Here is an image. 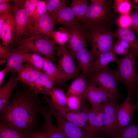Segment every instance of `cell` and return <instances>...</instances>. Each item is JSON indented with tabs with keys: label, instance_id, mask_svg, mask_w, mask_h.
<instances>
[{
	"label": "cell",
	"instance_id": "25",
	"mask_svg": "<svg viewBox=\"0 0 138 138\" xmlns=\"http://www.w3.org/2000/svg\"><path fill=\"white\" fill-rule=\"evenodd\" d=\"M18 80L17 77L12 76L6 83L0 87V113L7 107L11 99L13 89Z\"/></svg>",
	"mask_w": 138,
	"mask_h": 138
},
{
	"label": "cell",
	"instance_id": "48",
	"mask_svg": "<svg viewBox=\"0 0 138 138\" xmlns=\"http://www.w3.org/2000/svg\"><path fill=\"white\" fill-rule=\"evenodd\" d=\"M134 105L135 110H138V101H135V103Z\"/></svg>",
	"mask_w": 138,
	"mask_h": 138
},
{
	"label": "cell",
	"instance_id": "43",
	"mask_svg": "<svg viewBox=\"0 0 138 138\" xmlns=\"http://www.w3.org/2000/svg\"><path fill=\"white\" fill-rule=\"evenodd\" d=\"M13 3L12 5L9 2H0V14L14 12L16 10L17 4L15 0H12Z\"/></svg>",
	"mask_w": 138,
	"mask_h": 138
},
{
	"label": "cell",
	"instance_id": "7",
	"mask_svg": "<svg viewBox=\"0 0 138 138\" xmlns=\"http://www.w3.org/2000/svg\"><path fill=\"white\" fill-rule=\"evenodd\" d=\"M24 0H20L18 2H16L17 5L14 12L15 28L13 46L21 40L22 37L27 35L32 26L29 22V12L24 6Z\"/></svg>",
	"mask_w": 138,
	"mask_h": 138
},
{
	"label": "cell",
	"instance_id": "36",
	"mask_svg": "<svg viewBox=\"0 0 138 138\" xmlns=\"http://www.w3.org/2000/svg\"><path fill=\"white\" fill-rule=\"evenodd\" d=\"M52 38L59 45H65L68 42L69 40V34L67 29L60 27L54 31Z\"/></svg>",
	"mask_w": 138,
	"mask_h": 138
},
{
	"label": "cell",
	"instance_id": "24",
	"mask_svg": "<svg viewBox=\"0 0 138 138\" xmlns=\"http://www.w3.org/2000/svg\"><path fill=\"white\" fill-rule=\"evenodd\" d=\"M56 84L47 74L43 73L35 82L27 86L37 93L49 95L50 91Z\"/></svg>",
	"mask_w": 138,
	"mask_h": 138
},
{
	"label": "cell",
	"instance_id": "8",
	"mask_svg": "<svg viewBox=\"0 0 138 138\" xmlns=\"http://www.w3.org/2000/svg\"><path fill=\"white\" fill-rule=\"evenodd\" d=\"M117 99L113 96L102 103L104 110L103 135L106 138H112L118 130L116 118Z\"/></svg>",
	"mask_w": 138,
	"mask_h": 138
},
{
	"label": "cell",
	"instance_id": "34",
	"mask_svg": "<svg viewBox=\"0 0 138 138\" xmlns=\"http://www.w3.org/2000/svg\"><path fill=\"white\" fill-rule=\"evenodd\" d=\"M47 9L45 1L39 0L32 15L30 16L29 22L32 26L38 21L40 17L47 13Z\"/></svg>",
	"mask_w": 138,
	"mask_h": 138
},
{
	"label": "cell",
	"instance_id": "28",
	"mask_svg": "<svg viewBox=\"0 0 138 138\" xmlns=\"http://www.w3.org/2000/svg\"><path fill=\"white\" fill-rule=\"evenodd\" d=\"M112 33L114 37L123 39L127 42L138 55V40L134 33L130 29L118 27Z\"/></svg>",
	"mask_w": 138,
	"mask_h": 138
},
{
	"label": "cell",
	"instance_id": "11",
	"mask_svg": "<svg viewBox=\"0 0 138 138\" xmlns=\"http://www.w3.org/2000/svg\"><path fill=\"white\" fill-rule=\"evenodd\" d=\"M34 37L31 43V51L42 55L56 63L55 52L57 47L55 42L40 36Z\"/></svg>",
	"mask_w": 138,
	"mask_h": 138
},
{
	"label": "cell",
	"instance_id": "17",
	"mask_svg": "<svg viewBox=\"0 0 138 138\" xmlns=\"http://www.w3.org/2000/svg\"><path fill=\"white\" fill-rule=\"evenodd\" d=\"M89 108L85 107L84 110L77 111L70 110L60 116L70 122L91 133L88 122Z\"/></svg>",
	"mask_w": 138,
	"mask_h": 138
},
{
	"label": "cell",
	"instance_id": "27",
	"mask_svg": "<svg viewBox=\"0 0 138 138\" xmlns=\"http://www.w3.org/2000/svg\"><path fill=\"white\" fill-rule=\"evenodd\" d=\"M44 59L43 70L56 84H59L67 80L51 60L45 57Z\"/></svg>",
	"mask_w": 138,
	"mask_h": 138
},
{
	"label": "cell",
	"instance_id": "37",
	"mask_svg": "<svg viewBox=\"0 0 138 138\" xmlns=\"http://www.w3.org/2000/svg\"><path fill=\"white\" fill-rule=\"evenodd\" d=\"M47 13H50L60 10L66 7L69 1L66 0H48L45 1Z\"/></svg>",
	"mask_w": 138,
	"mask_h": 138
},
{
	"label": "cell",
	"instance_id": "1",
	"mask_svg": "<svg viewBox=\"0 0 138 138\" xmlns=\"http://www.w3.org/2000/svg\"><path fill=\"white\" fill-rule=\"evenodd\" d=\"M42 106L38 93L27 86L19 89L0 113V122L30 133L37 131Z\"/></svg>",
	"mask_w": 138,
	"mask_h": 138
},
{
	"label": "cell",
	"instance_id": "2",
	"mask_svg": "<svg viewBox=\"0 0 138 138\" xmlns=\"http://www.w3.org/2000/svg\"><path fill=\"white\" fill-rule=\"evenodd\" d=\"M84 17L79 21L85 28L102 26L110 29L114 24L116 15L111 10L112 0H91Z\"/></svg>",
	"mask_w": 138,
	"mask_h": 138
},
{
	"label": "cell",
	"instance_id": "46",
	"mask_svg": "<svg viewBox=\"0 0 138 138\" xmlns=\"http://www.w3.org/2000/svg\"><path fill=\"white\" fill-rule=\"evenodd\" d=\"M7 73V70L5 68L0 71V86H1L5 74Z\"/></svg>",
	"mask_w": 138,
	"mask_h": 138
},
{
	"label": "cell",
	"instance_id": "29",
	"mask_svg": "<svg viewBox=\"0 0 138 138\" xmlns=\"http://www.w3.org/2000/svg\"><path fill=\"white\" fill-rule=\"evenodd\" d=\"M87 85L84 77L82 76H79L72 83L66 95L67 96H74L80 98L82 96L84 98Z\"/></svg>",
	"mask_w": 138,
	"mask_h": 138
},
{
	"label": "cell",
	"instance_id": "19",
	"mask_svg": "<svg viewBox=\"0 0 138 138\" xmlns=\"http://www.w3.org/2000/svg\"><path fill=\"white\" fill-rule=\"evenodd\" d=\"M41 115L43 119L42 129L48 134L49 138H66L57 127L54 124L52 110L44 108L41 110Z\"/></svg>",
	"mask_w": 138,
	"mask_h": 138
},
{
	"label": "cell",
	"instance_id": "22",
	"mask_svg": "<svg viewBox=\"0 0 138 138\" xmlns=\"http://www.w3.org/2000/svg\"><path fill=\"white\" fill-rule=\"evenodd\" d=\"M78 65L83 74L89 75L96 58L91 51L84 48L75 55Z\"/></svg>",
	"mask_w": 138,
	"mask_h": 138
},
{
	"label": "cell",
	"instance_id": "10",
	"mask_svg": "<svg viewBox=\"0 0 138 138\" xmlns=\"http://www.w3.org/2000/svg\"><path fill=\"white\" fill-rule=\"evenodd\" d=\"M56 59L58 67L67 80L74 78L78 74L74 58L65 45L57 47Z\"/></svg>",
	"mask_w": 138,
	"mask_h": 138
},
{
	"label": "cell",
	"instance_id": "14",
	"mask_svg": "<svg viewBox=\"0 0 138 138\" xmlns=\"http://www.w3.org/2000/svg\"><path fill=\"white\" fill-rule=\"evenodd\" d=\"M12 52L7 60L6 65L5 67L7 73L13 74L16 73L17 74L21 70L26 62L25 54L27 53L21 45L18 43L14 45Z\"/></svg>",
	"mask_w": 138,
	"mask_h": 138
},
{
	"label": "cell",
	"instance_id": "33",
	"mask_svg": "<svg viewBox=\"0 0 138 138\" xmlns=\"http://www.w3.org/2000/svg\"><path fill=\"white\" fill-rule=\"evenodd\" d=\"M138 135V125L133 123L119 130L112 138H133Z\"/></svg>",
	"mask_w": 138,
	"mask_h": 138
},
{
	"label": "cell",
	"instance_id": "32",
	"mask_svg": "<svg viewBox=\"0 0 138 138\" xmlns=\"http://www.w3.org/2000/svg\"><path fill=\"white\" fill-rule=\"evenodd\" d=\"M132 0H114L112 7L116 15L117 13L120 14H130L132 9Z\"/></svg>",
	"mask_w": 138,
	"mask_h": 138
},
{
	"label": "cell",
	"instance_id": "45",
	"mask_svg": "<svg viewBox=\"0 0 138 138\" xmlns=\"http://www.w3.org/2000/svg\"><path fill=\"white\" fill-rule=\"evenodd\" d=\"M29 138H49L45 131L42 130L34 131L29 133Z\"/></svg>",
	"mask_w": 138,
	"mask_h": 138
},
{
	"label": "cell",
	"instance_id": "5",
	"mask_svg": "<svg viewBox=\"0 0 138 138\" xmlns=\"http://www.w3.org/2000/svg\"><path fill=\"white\" fill-rule=\"evenodd\" d=\"M89 76V83L106 89L118 99L121 97L117 89L118 80L114 71L107 67L93 72Z\"/></svg>",
	"mask_w": 138,
	"mask_h": 138
},
{
	"label": "cell",
	"instance_id": "15",
	"mask_svg": "<svg viewBox=\"0 0 138 138\" xmlns=\"http://www.w3.org/2000/svg\"><path fill=\"white\" fill-rule=\"evenodd\" d=\"M130 100V94L128 93L125 101L121 104L118 103L117 105L116 118L118 131L127 126L132 120L135 109L134 104L131 103Z\"/></svg>",
	"mask_w": 138,
	"mask_h": 138
},
{
	"label": "cell",
	"instance_id": "52",
	"mask_svg": "<svg viewBox=\"0 0 138 138\" xmlns=\"http://www.w3.org/2000/svg\"></svg>",
	"mask_w": 138,
	"mask_h": 138
},
{
	"label": "cell",
	"instance_id": "30",
	"mask_svg": "<svg viewBox=\"0 0 138 138\" xmlns=\"http://www.w3.org/2000/svg\"><path fill=\"white\" fill-rule=\"evenodd\" d=\"M0 138H29V134L19 131L0 122Z\"/></svg>",
	"mask_w": 138,
	"mask_h": 138
},
{
	"label": "cell",
	"instance_id": "18",
	"mask_svg": "<svg viewBox=\"0 0 138 138\" xmlns=\"http://www.w3.org/2000/svg\"><path fill=\"white\" fill-rule=\"evenodd\" d=\"M49 95L50 100H48L56 112L60 116L70 110L66 103L67 96L61 89L53 88L50 91Z\"/></svg>",
	"mask_w": 138,
	"mask_h": 138
},
{
	"label": "cell",
	"instance_id": "50",
	"mask_svg": "<svg viewBox=\"0 0 138 138\" xmlns=\"http://www.w3.org/2000/svg\"><path fill=\"white\" fill-rule=\"evenodd\" d=\"M132 2L134 3H136L138 5V0H132Z\"/></svg>",
	"mask_w": 138,
	"mask_h": 138
},
{
	"label": "cell",
	"instance_id": "51",
	"mask_svg": "<svg viewBox=\"0 0 138 138\" xmlns=\"http://www.w3.org/2000/svg\"><path fill=\"white\" fill-rule=\"evenodd\" d=\"M133 138H138V135L136 137H134Z\"/></svg>",
	"mask_w": 138,
	"mask_h": 138
},
{
	"label": "cell",
	"instance_id": "6",
	"mask_svg": "<svg viewBox=\"0 0 138 138\" xmlns=\"http://www.w3.org/2000/svg\"><path fill=\"white\" fill-rule=\"evenodd\" d=\"M49 107L56 119L57 127L66 138H105L101 134L89 132L70 122L60 116L50 104Z\"/></svg>",
	"mask_w": 138,
	"mask_h": 138
},
{
	"label": "cell",
	"instance_id": "26",
	"mask_svg": "<svg viewBox=\"0 0 138 138\" xmlns=\"http://www.w3.org/2000/svg\"><path fill=\"white\" fill-rule=\"evenodd\" d=\"M119 59L112 51L99 54L95 59L90 74L107 68L109 63L114 62L116 63Z\"/></svg>",
	"mask_w": 138,
	"mask_h": 138
},
{
	"label": "cell",
	"instance_id": "39",
	"mask_svg": "<svg viewBox=\"0 0 138 138\" xmlns=\"http://www.w3.org/2000/svg\"><path fill=\"white\" fill-rule=\"evenodd\" d=\"M114 24L118 28L130 29L131 25L130 13L128 14H120L116 18Z\"/></svg>",
	"mask_w": 138,
	"mask_h": 138
},
{
	"label": "cell",
	"instance_id": "44",
	"mask_svg": "<svg viewBox=\"0 0 138 138\" xmlns=\"http://www.w3.org/2000/svg\"><path fill=\"white\" fill-rule=\"evenodd\" d=\"M39 0H24V6L29 12L30 16L34 12Z\"/></svg>",
	"mask_w": 138,
	"mask_h": 138
},
{
	"label": "cell",
	"instance_id": "9",
	"mask_svg": "<svg viewBox=\"0 0 138 138\" xmlns=\"http://www.w3.org/2000/svg\"><path fill=\"white\" fill-rule=\"evenodd\" d=\"M67 29L69 34L68 47L74 59L75 54L87 45L89 41L88 35L86 29L78 20L74 25Z\"/></svg>",
	"mask_w": 138,
	"mask_h": 138
},
{
	"label": "cell",
	"instance_id": "20",
	"mask_svg": "<svg viewBox=\"0 0 138 138\" xmlns=\"http://www.w3.org/2000/svg\"><path fill=\"white\" fill-rule=\"evenodd\" d=\"M49 14L55 25H62L65 26L67 29L74 25L77 20L69 7Z\"/></svg>",
	"mask_w": 138,
	"mask_h": 138
},
{
	"label": "cell",
	"instance_id": "35",
	"mask_svg": "<svg viewBox=\"0 0 138 138\" xmlns=\"http://www.w3.org/2000/svg\"><path fill=\"white\" fill-rule=\"evenodd\" d=\"M25 58L26 62L30 63L38 69L43 70L44 63V57H43L38 53L33 52L26 53Z\"/></svg>",
	"mask_w": 138,
	"mask_h": 138
},
{
	"label": "cell",
	"instance_id": "13",
	"mask_svg": "<svg viewBox=\"0 0 138 138\" xmlns=\"http://www.w3.org/2000/svg\"><path fill=\"white\" fill-rule=\"evenodd\" d=\"M90 105L88 111V117L91 132L103 135L104 110L102 103Z\"/></svg>",
	"mask_w": 138,
	"mask_h": 138
},
{
	"label": "cell",
	"instance_id": "16",
	"mask_svg": "<svg viewBox=\"0 0 138 138\" xmlns=\"http://www.w3.org/2000/svg\"><path fill=\"white\" fill-rule=\"evenodd\" d=\"M113 96L106 89L89 83L87 84L84 98L88 100L90 104H98Z\"/></svg>",
	"mask_w": 138,
	"mask_h": 138
},
{
	"label": "cell",
	"instance_id": "49",
	"mask_svg": "<svg viewBox=\"0 0 138 138\" xmlns=\"http://www.w3.org/2000/svg\"><path fill=\"white\" fill-rule=\"evenodd\" d=\"M133 97L134 98H135L136 99L138 98V91L137 93L135 95H133L132 97Z\"/></svg>",
	"mask_w": 138,
	"mask_h": 138
},
{
	"label": "cell",
	"instance_id": "12",
	"mask_svg": "<svg viewBox=\"0 0 138 138\" xmlns=\"http://www.w3.org/2000/svg\"><path fill=\"white\" fill-rule=\"evenodd\" d=\"M55 26L49 14L47 13L41 16L38 21L32 27L25 38L37 36L41 34L44 36V37L53 40L52 35L54 31Z\"/></svg>",
	"mask_w": 138,
	"mask_h": 138
},
{
	"label": "cell",
	"instance_id": "4",
	"mask_svg": "<svg viewBox=\"0 0 138 138\" xmlns=\"http://www.w3.org/2000/svg\"><path fill=\"white\" fill-rule=\"evenodd\" d=\"M85 29L88 33L89 41L91 42V51L96 57L102 53L112 51L114 37L111 29L102 26Z\"/></svg>",
	"mask_w": 138,
	"mask_h": 138
},
{
	"label": "cell",
	"instance_id": "47",
	"mask_svg": "<svg viewBox=\"0 0 138 138\" xmlns=\"http://www.w3.org/2000/svg\"><path fill=\"white\" fill-rule=\"evenodd\" d=\"M6 13L0 14V33L1 31L4 21Z\"/></svg>",
	"mask_w": 138,
	"mask_h": 138
},
{
	"label": "cell",
	"instance_id": "21",
	"mask_svg": "<svg viewBox=\"0 0 138 138\" xmlns=\"http://www.w3.org/2000/svg\"><path fill=\"white\" fill-rule=\"evenodd\" d=\"M15 28L14 18L12 12L6 13L2 31L0 33V39L3 45L9 46L13 43Z\"/></svg>",
	"mask_w": 138,
	"mask_h": 138
},
{
	"label": "cell",
	"instance_id": "31",
	"mask_svg": "<svg viewBox=\"0 0 138 138\" xmlns=\"http://www.w3.org/2000/svg\"><path fill=\"white\" fill-rule=\"evenodd\" d=\"M88 2L86 0H73L69 7L77 20L79 21L84 16L88 6Z\"/></svg>",
	"mask_w": 138,
	"mask_h": 138
},
{
	"label": "cell",
	"instance_id": "38",
	"mask_svg": "<svg viewBox=\"0 0 138 138\" xmlns=\"http://www.w3.org/2000/svg\"><path fill=\"white\" fill-rule=\"evenodd\" d=\"M131 48L130 45L126 41L118 39L116 43L113 44L112 51L116 55H122L126 54Z\"/></svg>",
	"mask_w": 138,
	"mask_h": 138
},
{
	"label": "cell",
	"instance_id": "41",
	"mask_svg": "<svg viewBox=\"0 0 138 138\" xmlns=\"http://www.w3.org/2000/svg\"><path fill=\"white\" fill-rule=\"evenodd\" d=\"M66 103L68 107L71 111H77L80 110L81 103L80 98L78 97L74 96H68Z\"/></svg>",
	"mask_w": 138,
	"mask_h": 138
},
{
	"label": "cell",
	"instance_id": "23",
	"mask_svg": "<svg viewBox=\"0 0 138 138\" xmlns=\"http://www.w3.org/2000/svg\"><path fill=\"white\" fill-rule=\"evenodd\" d=\"M26 63L18 73L17 77L18 80L28 86L35 82L43 73L29 63Z\"/></svg>",
	"mask_w": 138,
	"mask_h": 138
},
{
	"label": "cell",
	"instance_id": "42",
	"mask_svg": "<svg viewBox=\"0 0 138 138\" xmlns=\"http://www.w3.org/2000/svg\"><path fill=\"white\" fill-rule=\"evenodd\" d=\"M13 48L10 45L5 46L0 44V63L1 64L6 63L7 60L10 55Z\"/></svg>",
	"mask_w": 138,
	"mask_h": 138
},
{
	"label": "cell",
	"instance_id": "3",
	"mask_svg": "<svg viewBox=\"0 0 138 138\" xmlns=\"http://www.w3.org/2000/svg\"><path fill=\"white\" fill-rule=\"evenodd\" d=\"M137 53L132 48L116 63L118 69L114 71L118 82L124 83L130 96L138 89V74L135 70Z\"/></svg>",
	"mask_w": 138,
	"mask_h": 138
},
{
	"label": "cell",
	"instance_id": "40",
	"mask_svg": "<svg viewBox=\"0 0 138 138\" xmlns=\"http://www.w3.org/2000/svg\"><path fill=\"white\" fill-rule=\"evenodd\" d=\"M130 15L131 25L130 29L138 37V6L133 2Z\"/></svg>",
	"mask_w": 138,
	"mask_h": 138
}]
</instances>
